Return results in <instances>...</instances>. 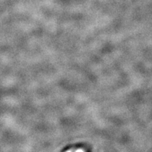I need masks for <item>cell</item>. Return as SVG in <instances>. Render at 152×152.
<instances>
[]
</instances>
